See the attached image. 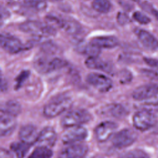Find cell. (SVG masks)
Here are the masks:
<instances>
[{
    "label": "cell",
    "mask_w": 158,
    "mask_h": 158,
    "mask_svg": "<svg viewBox=\"0 0 158 158\" xmlns=\"http://www.w3.org/2000/svg\"><path fill=\"white\" fill-rule=\"evenodd\" d=\"M48 54H38L35 58L34 68L40 73H48L59 70L66 65L64 60L57 57H50Z\"/></svg>",
    "instance_id": "1"
},
{
    "label": "cell",
    "mask_w": 158,
    "mask_h": 158,
    "mask_svg": "<svg viewBox=\"0 0 158 158\" xmlns=\"http://www.w3.org/2000/svg\"><path fill=\"white\" fill-rule=\"evenodd\" d=\"M72 100L71 98L62 94L51 99L44 107L43 114L48 118H53L58 116L71 107Z\"/></svg>",
    "instance_id": "2"
},
{
    "label": "cell",
    "mask_w": 158,
    "mask_h": 158,
    "mask_svg": "<svg viewBox=\"0 0 158 158\" xmlns=\"http://www.w3.org/2000/svg\"><path fill=\"white\" fill-rule=\"evenodd\" d=\"M19 29L24 33L31 34L36 37H49L56 33L52 25L36 20H27L19 25Z\"/></svg>",
    "instance_id": "3"
},
{
    "label": "cell",
    "mask_w": 158,
    "mask_h": 158,
    "mask_svg": "<svg viewBox=\"0 0 158 158\" xmlns=\"http://www.w3.org/2000/svg\"><path fill=\"white\" fill-rule=\"evenodd\" d=\"M157 123V117L154 112L146 108L136 112L133 117V123L135 128L144 131L153 128Z\"/></svg>",
    "instance_id": "4"
},
{
    "label": "cell",
    "mask_w": 158,
    "mask_h": 158,
    "mask_svg": "<svg viewBox=\"0 0 158 158\" xmlns=\"http://www.w3.org/2000/svg\"><path fill=\"white\" fill-rule=\"evenodd\" d=\"M91 119V115L87 110L77 109L70 110L62 118V125L65 128H70L87 123Z\"/></svg>",
    "instance_id": "5"
},
{
    "label": "cell",
    "mask_w": 158,
    "mask_h": 158,
    "mask_svg": "<svg viewBox=\"0 0 158 158\" xmlns=\"http://www.w3.org/2000/svg\"><path fill=\"white\" fill-rule=\"evenodd\" d=\"M48 19L49 21L62 28L70 35L77 36L83 32L81 25L77 21L72 18L49 16Z\"/></svg>",
    "instance_id": "6"
},
{
    "label": "cell",
    "mask_w": 158,
    "mask_h": 158,
    "mask_svg": "<svg viewBox=\"0 0 158 158\" xmlns=\"http://www.w3.org/2000/svg\"><path fill=\"white\" fill-rule=\"evenodd\" d=\"M138 135L130 128H125L116 133L112 138V143L117 148H124L131 146L137 139Z\"/></svg>",
    "instance_id": "7"
},
{
    "label": "cell",
    "mask_w": 158,
    "mask_h": 158,
    "mask_svg": "<svg viewBox=\"0 0 158 158\" xmlns=\"http://www.w3.org/2000/svg\"><path fill=\"white\" fill-rule=\"evenodd\" d=\"M1 46L4 51L10 54L20 52L29 47L23 44L18 38L5 33L1 35Z\"/></svg>",
    "instance_id": "8"
},
{
    "label": "cell",
    "mask_w": 158,
    "mask_h": 158,
    "mask_svg": "<svg viewBox=\"0 0 158 158\" xmlns=\"http://www.w3.org/2000/svg\"><path fill=\"white\" fill-rule=\"evenodd\" d=\"M86 81L100 92L109 91L112 87V81L105 75L90 73L86 77Z\"/></svg>",
    "instance_id": "9"
},
{
    "label": "cell",
    "mask_w": 158,
    "mask_h": 158,
    "mask_svg": "<svg viewBox=\"0 0 158 158\" xmlns=\"http://www.w3.org/2000/svg\"><path fill=\"white\" fill-rule=\"evenodd\" d=\"M88 135L86 129L82 126H76L67 128L63 133L62 141L67 144H75L84 140Z\"/></svg>",
    "instance_id": "10"
},
{
    "label": "cell",
    "mask_w": 158,
    "mask_h": 158,
    "mask_svg": "<svg viewBox=\"0 0 158 158\" xmlns=\"http://www.w3.org/2000/svg\"><path fill=\"white\" fill-rule=\"evenodd\" d=\"M117 125L111 121H104L98 124L94 130L96 139L101 143L107 141L115 133Z\"/></svg>",
    "instance_id": "11"
},
{
    "label": "cell",
    "mask_w": 158,
    "mask_h": 158,
    "mask_svg": "<svg viewBox=\"0 0 158 158\" xmlns=\"http://www.w3.org/2000/svg\"><path fill=\"white\" fill-rule=\"evenodd\" d=\"M88 150V148L86 144H71L61 150L59 158H83L87 154Z\"/></svg>",
    "instance_id": "12"
},
{
    "label": "cell",
    "mask_w": 158,
    "mask_h": 158,
    "mask_svg": "<svg viewBox=\"0 0 158 158\" xmlns=\"http://www.w3.org/2000/svg\"><path fill=\"white\" fill-rule=\"evenodd\" d=\"M158 94V84L149 83L136 88L132 93V97L137 101L152 98Z\"/></svg>",
    "instance_id": "13"
},
{
    "label": "cell",
    "mask_w": 158,
    "mask_h": 158,
    "mask_svg": "<svg viewBox=\"0 0 158 158\" xmlns=\"http://www.w3.org/2000/svg\"><path fill=\"white\" fill-rule=\"evenodd\" d=\"M135 33L146 49L151 51L158 49V40L151 33L143 29L136 28L135 30Z\"/></svg>",
    "instance_id": "14"
},
{
    "label": "cell",
    "mask_w": 158,
    "mask_h": 158,
    "mask_svg": "<svg viewBox=\"0 0 158 158\" xmlns=\"http://www.w3.org/2000/svg\"><path fill=\"white\" fill-rule=\"evenodd\" d=\"M56 140L57 134L54 129L51 127H47L40 132L36 143L39 146L50 148L55 144Z\"/></svg>",
    "instance_id": "15"
},
{
    "label": "cell",
    "mask_w": 158,
    "mask_h": 158,
    "mask_svg": "<svg viewBox=\"0 0 158 158\" xmlns=\"http://www.w3.org/2000/svg\"><path fill=\"white\" fill-rule=\"evenodd\" d=\"M39 133L34 125H26L20 128L19 137L22 141L31 145L37 142Z\"/></svg>",
    "instance_id": "16"
},
{
    "label": "cell",
    "mask_w": 158,
    "mask_h": 158,
    "mask_svg": "<svg viewBox=\"0 0 158 158\" xmlns=\"http://www.w3.org/2000/svg\"><path fill=\"white\" fill-rule=\"evenodd\" d=\"M0 133L2 136L10 135L16 126L15 117L1 112Z\"/></svg>",
    "instance_id": "17"
},
{
    "label": "cell",
    "mask_w": 158,
    "mask_h": 158,
    "mask_svg": "<svg viewBox=\"0 0 158 158\" xmlns=\"http://www.w3.org/2000/svg\"><path fill=\"white\" fill-rule=\"evenodd\" d=\"M85 65L89 69L99 70L107 73H110L113 70V67L110 63L98 57H88L85 60Z\"/></svg>",
    "instance_id": "18"
},
{
    "label": "cell",
    "mask_w": 158,
    "mask_h": 158,
    "mask_svg": "<svg viewBox=\"0 0 158 158\" xmlns=\"http://www.w3.org/2000/svg\"><path fill=\"white\" fill-rule=\"evenodd\" d=\"M99 48H113L118 44V39L113 36H101L92 38L90 41Z\"/></svg>",
    "instance_id": "19"
},
{
    "label": "cell",
    "mask_w": 158,
    "mask_h": 158,
    "mask_svg": "<svg viewBox=\"0 0 158 158\" xmlns=\"http://www.w3.org/2000/svg\"><path fill=\"white\" fill-rule=\"evenodd\" d=\"M76 49L78 52L87 56L88 57H98L101 53V49L94 46L91 43L79 41L76 45Z\"/></svg>",
    "instance_id": "20"
},
{
    "label": "cell",
    "mask_w": 158,
    "mask_h": 158,
    "mask_svg": "<svg viewBox=\"0 0 158 158\" xmlns=\"http://www.w3.org/2000/svg\"><path fill=\"white\" fill-rule=\"evenodd\" d=\"M106 114L115 118H123L127 114L126 109L119 104H111L104 109Z\"/></svg>",
    "instance_id": "21"
},
{
    "label": "cell",
    "mask_w": 158,
    "mask_h": 158,
    "mask_svg": "<svg viewBox=\"0 0 158 158\" xmlns=\"http://www.w3.org/2000/svg\"><path fill=\"white\" fill-rule=\"evenodd\" d=\"M21 110V107L19 102L15 101H9L2 104L1 107V112L16 117Z\"/></svg>",
    "instance_id": "22"
},
{
    "label": "cell",
    "mask_w": 158,
    "mask_h": 158,
    "mask_svg": "<svg viewBox=\"0 0 158 158\" xmlns=\"http://www.w3.org/2000/svg\"><path fill=\"white\" fill-rule=\"evenodd\" d=\"M30 144L23 141L15 142L10 145V149L17 158H23L28 152Z\"/></svg>",
    "instance_id": "23"
},
{
    "label": "cell",
    "mask_w": 158,
    "mask_h": 158,
    "mask_svg": "<svg viewBox=\"0 0 158 158\" xmlns=\"http://www.w3.org/2000/svg\"><path fill=\"white\" fill-rule=\"evenodd\" d=\"M91 6L94 10L103 14L109 12L112 8V4L109 0H93Z\"/></svg>",
    "instance_id": "24"
},
{
    "label": "cell",
    "mask_w": 158,
    "mask_h": 158,
    "mask_svg": "<svg viewBox=\"0 0 158 158\" xmlns=\"http://www.w3.org/2000/svg\"><path fill=\"white\" fill-rule=\"evenodd\" d=\"M52 151L49 148L39 146L28 156V158H51Z\"/></svg>",
    "instance_id": "25"
},
{
    "label": "cell",
    "mask_w": 158,
    "mask_h": 158,
    "mask_svg": "<svg viewBox=\"0 0 158 158\" xmlns=\"http://www.w3.org/2000/svg\"><path fill=\"white\" fill-rule=\"evenodd\" d=\"M118 158H150L149 155L143 150L135 149L125 151L121 154Z\"/></svg>",
    "instance_id": "26"
},
{
    "label": "cell",
    "mask_w": 158,
    "mask_h": 158,
    "mask_svg": "<svg viewBox=\"0 0 158 158\" xmlns=\"http://www.w3.org/2000/svg\"><path fill=\"white\" fill-rule=\"evenodd\" d=\"M25 4L35 11H43L47 7L46 0H24Z\"/></svg>",
    "instance_id": "27"
},
{
    "label": "cell",
    "mask_w": 158,
    "mask_h": 158,
    "mask_svg": "<svg viewBox=\"0 0 158 158\" xmlns=\"http://www.w3.org/2000/svg\"><path fill=\"white\" fill-rule=\"evenodd\" d=\"M30 72L28 70H23L20 72V73L17 76L15 79V88L16 89L20 88L24 82L27 80L30 75Z\"/></svg>",
    "instance_id": "28"
},
{
    "label": "cell",
    "mask_w": 158,
    "mask_h": 158,
    "mask_svg": "<svg viewBox=\"0 0 158 158\" xmlns=\"http://www.w3.org/2000/svg\"><path fill=\"white\" fill-rule=\"evenodd\" d=\"M133 17L136 22L143 25L148 24L151 22V19L147 15L139 11L135 12L133 14Z\"/></svg>",
    "instance_id": "29"
},
{
    "label": "cell",
    "mask_w": 158,
    "mask_h": 158,
    "mask_svg": "<svg viewBox=\"0 0 158 158\" xmlns=\"http://www.w3.org/2000/svg\"><path fill=\"white\" fill-rule=\"evenodd\" d=\"M142 74L145 76L146 78L151 80H158V73L152 70H149L147 69L141 70Z\"/></svg>",
    "instance_id": "30"
},
{
    "label": "cell",
    "mask_w": 158,
    "mask_h": 158,
    "mask_svg": "<svg viewBox=\"0 0 158 158\" xmlns=\"http://www.w3.org/2000/svg\"><path fill=\"white\" fill-rule=\"evenodd\" d=\"M141 7L145 11H147L149 13L151 14L158 20V10L154 9L153 7L149 3L147 2H144L141 4Z\"/></svg>",
    "instance_id": "31"
},
{
    "label": "cell",
    "mask_w": 158,
    "mask_h": 158,
    "mask_svg": "<svg viewBox=\"0 0 158 158\" xmlns=\"http://www.w3.org/2000/svg\"><path fill=\"white\" fill-rule=\"evenodd\" d=\"M117 19L118 22L121 25H125L129 22L128 15L123 12H118L117 14Z\"/></svg>",
    "instance_id": "32"
},
{
    "label": "cell",
    "mask_w": 158,
    "mask_h": 158,
    "mask_svg": "<svg viewBox=\"0 0 158 158\" xmlns=\"http://www.w3.org/2000/svg\"><path fill=\"white\" fill-rule=\"evenodd\" d=\"M144 60L146 64H147L149 66L158 70V59L149 57H144Z\"/></svg>",
    "instance_id": "33"
},
{
    "label": "cell",
    "mask_w": 158,
    "mask_h": 158,
    "mask_svg": "<svg viewBox=\"0 0 158 158\" xmlns=\"http://www.w3.org/2000/svg\"><path fill=\"white\" fill-rule=\"evenodd\" d=\"M1 158H12V157L7 151L2 148L1 149Z\"/></svg>",
    "instance_id": "34"
},
{
    "label": "cell",
    "mask_w": 158,
    "mask_h": 158,
    "mask_svg": "<svg viewBox=\"0 0 158 158\" xmlns=\"http://www.w3.org/2000/svg\"><path fill=\"white\" fill-rule=\"evenodd\" d=\"M7 86L6 81H4V80L2 78V80H1V91H5L7 89Z\"/></svg>",
    "instance_id": "35"
},
{
    "label": "cell",
    "mask_w": 158,
    "mask_h": 158,
    "mask_svg": "<svg viewBox=\"0 0 158 158\" xmlns=\"http://www.w3.org/2000/svg\"><path fill=\"white\" fill-rule=\"evenodd\" d=\"M90 158H103L102 156H99V155H97V156H93V157H90Z\"/></svg>",
    "instance_id": "36"
},
{
    "label": "cell",
    "mask_w": 158,
    "mask_h": 158,
    "mask_svg": "<svg viewBox=\"0 0 158 158\" xmlns=\"http://www.w3.org/2000/svg\"><path fill=\"white\" fill-rule=\"evenodd\" d=\"M49 1H54V2H55V1H62V0H49Z\"/></svg>",
    "instance_id": "37"
},
{
    "label": "cell",
    "mask_w": 158,
    "mask_h": 158,
    "mask_svg": "<svg viewBox=\"0 0 158 158\" xmlns=\"http://www.w3.org/2000/svg\"><path fill=\"white\" fill-rule=\"evenodd\" d=\"M132 1H135V2H138L139 0H132Z\"/></svg>",
    "instance_id": "38"
},
{
    "label": "cell",
    "mask_w": 158,
    "mask_h": 158,
    "mask_svg": "<svg viewBox=\"0 0 158 158\" xmlns=\"http://www.w3.org/2000/svg\"><path fill=\"white\" fill-rule=\"evenodd\" d=\"M9 1H15V0H9Z\"/></svg>",
    "instance_id": "39"
}]
</instances>
